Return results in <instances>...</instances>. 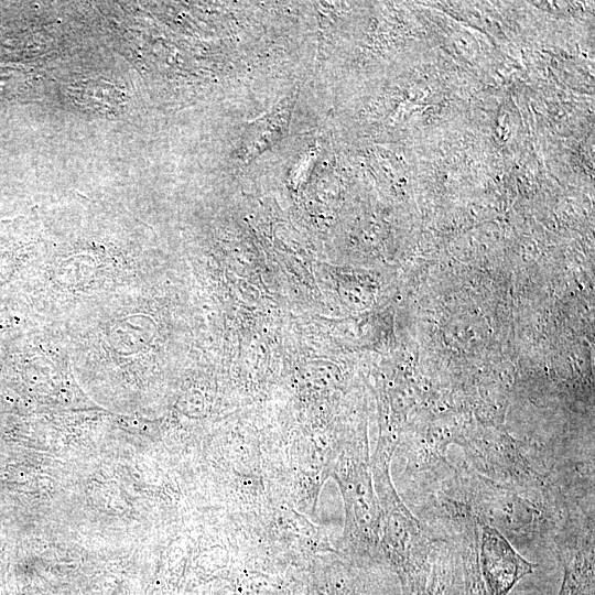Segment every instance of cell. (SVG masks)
Masks as SVG:
<instances>
[{
  "instance_id": "1",
  "label": "cell",
  "mask_w": 595,
  "mask_h": 595,
  "mask_svg": "<svg viewBox=\"0 0 595 595\" xmlns=\"http://www.w3.org/2000/svg\"><path fill=\"white\" fill-rule=\"evenodd\" d=\"M463 488L473 515L502 534L530 536L543 523L542 510L520 487L473 475L464 479Z\"/></svg>"
},
{
  "instance_id": "2",
  "label": "cell",
  "mask_w": 595,
  "mask_h": 595,
  "mask_svg": "<svg viewBox=\"0 0 595 595\" xmlns=\"http://www.w3.org/2000/svg\"><path fill=\"white\" fill-rule=\"evenodd\" d=\"M476 518L478 564L487 595H508L536 563L521 556L501 532Z\"/></svg>"
},
{
  "instance_id": "3",
  "label": "cell",
  "mask_w": 595,
  "mask_h": 595,
  "mask_svg": "<svg viewBox=\"0 0 595 595\" xmlns=\"http://www.w3.org/2000/svg\"><path fill=\"white\" fill-rule=\"evenodd\" d=\"M575 536L573 544L561 550L563 581L559 595H594L593 522Z\"/></svg>"
},
{
  "instance_id": "4",
  "label": "cell",
  "mask_w": 595,
  "mask_h": 595,
  "mask_svg": "<svg viewBox=\"0 0 595 595\" xmlns=\"http://www.w3.org/2000/svg\"><path fill=\"white\" fill-rule=\"evenodd\" d=\"M462 563L458 548L437 540L425 584L413 595H459Z\"/></svg>"
},
{
  "instance_id": "5",
  "label": "cell",
  "mask_w": 595,
  "mask_h": 595,
  "mask_svg": "<svg viewBox=\"0 0 595 595\" xmlns=\"http://www.w3.org/2000/svg\"><path fill=\"white\" fill-rule=\"evenodd\" d=\"M458 551L462 562V586L459 595H487L478 564V531L474 518L458 524Z\"/></svg>"
}]
</instances>
